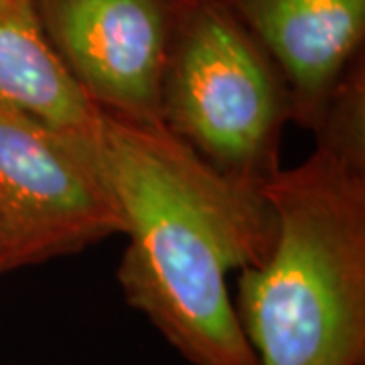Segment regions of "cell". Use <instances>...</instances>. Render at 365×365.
Masks as SVG:
<instances>
[{"instance_id":"6da1fadb","label":"cell","mask_w":365,"mask_h":365,"mask_svg":"<svg viewBox=\"0 0 365 365\" xmlns=\"http://www.w3.org/2000/svg\"><path fill=\"white\" fill-rule=\"evenodd\" d=\"M98 170L124 220L118 282L132 309L191 365H258L227 276L260 266L276 215L160 124L102 114Z\"/></svg>"},{"instance_id":"7a4b0ae2","label":"cell","mask_w":365,"mask_h":365,"mask_svg":"<svg viewBox=\"0 0 365 365\" xmlns=\"http://www.w3.org/2000/svg\"><path fill=\"white\" fill-rule=\"evenodd\" d=\"M272 252L237 278L258 365H365V59L343 79L314 150L262 187Z\"/></svg>"},{"instance_id":"3957f363","label":"cell","mask_w":365,"mask_h":365,"mask_svg":"<svg viewBox=\"0 0 365 365\" xmlns=\"http://www.w3.org/2000/svg\"><path fill=\"white\" fill-rule=\"evenodd\" d=\"M288 86L223 0H187L158 90V124L215 173L258 189L280 167Z\"/></svg>"},{"instance_id":"277c9868","label":"cell","mask_w":365,"mask_h":365,"mask_svg":"<svg viewBox=\"0 0 365 365\" xmlns=\"http://www.w3.org/2000/svg\"><path fill=\"white\" fill-rule=\"evenodd\" d=\"M124 234L98 160L0 102V276Z\"/></svg>"},{"instance_id":"5b68a950","label":"cell","mask_w":365,"mask_h":365,"mask_svg":"<svg viewBox=\"0 0 365 365\" xmlns=\"http://www.w3.org/2000/svg\"><path fill=\"white\" fill-rule=\"evenodd\" d=\"M43 35L102 114L158 124V90L187 0H31Z\"/></svg>"},{"instance_id":"8992f818","label":"cell","mask_w":365,"mask_h":365,"mask_svg":"<svg viewBox=\"0 0 365 365\" xmlns=\"http://www.w3.org/2000/svg\"><path fill=\"white\" fill-rule=\"evenodd\" d=\"M288 86L290 122L321 128L343 79L365 57V0H223Z\"/></svg>"},{"instance_id":"52a82bcc","label":"cell","mask_w":365,"mask_h":365,"mask_svg":"<svg viewBox=\"0 0 365 365\" xmlns=\"http://www.w3.org/2000/svg\"><path fill=\"white\" fill-rule=\"evenodd\" d=\"M0 102L98 160L102 112L47 43L31 0H0Z\"/></svg>"}]
</instances>
